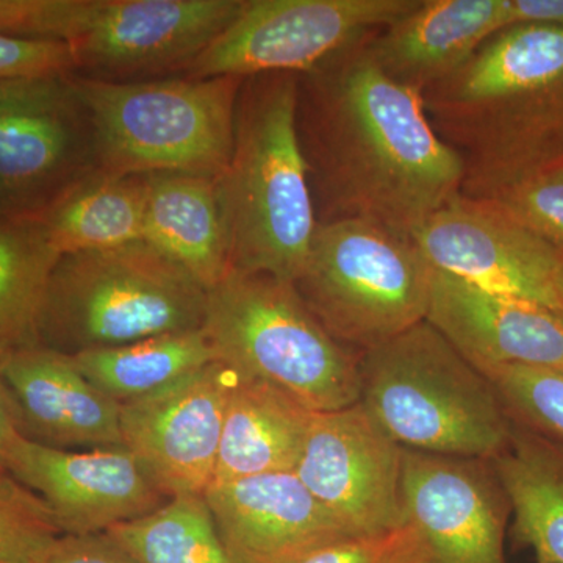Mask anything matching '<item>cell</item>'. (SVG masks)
<instances>
[{
    "label": "cell",
    "instance_id": "34",
    "mask_svg": "<svg viewBox=\"0 0 563 563\" xmlns=\"http://www.w3.org/2000/svg\"><path fill=\"white\" fill-rule=\"evenodd\" d=\"M46 563H140L109 532L60 536Z\"/></svg>",
    "mask_w": 563,
    "mask_h": 563
},
{
    "label": "cell",
    "instance_id": "13",
    "mask_svg": "<svg viewBox=\"0 0 563 563\" xmlns=\"http://www.w3.org/2000/svg\"><path fill=\"white\" fill-rule=\"evenodd\" d=\"M233 373L209 363L162 390L121 404L122 446L168 499L213 483Z\"/></svg>",
    "mask_w": 563,
    "mask_h": 563
},
{
    "label": "cell",
    "instance_id": "28",
    "mask_svg": "<svg viewBox=\"0 0 563 563\" xmlns=\"http://www.w3.org/2000/svg\"><path fill=\"white\" fill-rule=\"evenodd\" d=\"M510 421L563 444V373L507 365L484 373Z\"/></svg>",
    "mask_w": 563,
    "mask_h": 563
},
{
    "label": "cell",
    "instance_id": "1",
    "mask_svg": "<svg viewBox=\"0 0 563 563\" xmlns=\"http://www.w3.org/2000/svg\"><path fill=\"white\" fill-rule=\"evenodd\" d=\"M366 40L299 74L298 133L314 213L318 222H373L412 239L461 195L465 158L440 139L421 92L373 62Z\"/></svg>",
    "mask_w": 563,
    "mask_h": 563
},
{
    "label": "cell",
    "instance_id": "8",
    "mask_svg": "<svg viewBox=\"0 0 563 563\" xmlns=\"http://www.w3.org/2000/svg\"><path fill=\"white\" fill-rule=\"evenodd\" d=\"M426 113L465 165L487 161L563 114V29L517 24L422 92Z\"/></svg>",
    "mask_w": 563,
    "mask_h": 563
},
{
    "label": "cell",
    "instance_id": "7",
    "mask_svg": "<svg viewBox=\"0 0 563 563\" xmlns=\"http://www.w3.org/2000/svg\"><path fill=\"white\" fill-rule=\"evenodd\" d=\"M101 172L221 177L231 162L239 77L110 84L77 76Z\"/></svg>",
    "mask_w": 563,
    "mask_h": 563
},
{
    "label": "cell",
    "instance_id": "30",
    "mask_svg": "<svg viewBox=\"0 0 563 563\" xmlns=\"http://www.w3.org/2000/svg\"><path fill=\"white\" fill-rule=\"evenodd\" d=\"M481 199L563 254V166L528 174Z\"/></svg>",
    "mask_w": 563,
    "mask_h": 563
},
{
    "label": "cell",
    "instance_id": "24",
    "mask_svg": "<svg viewBox=\"0 0 563 563\" xmlns=\"http://www.w3.org/2000/svg\"><path fill=\"white\" fill-rule=\"evenodd\" d=\"M146 176L98 169L40 217L55 250L65 254L113 250L143 240Z\"/></svg>",
    "mask_w": 563,
    "mask_h": 563
},
{
    "label": "cell",
    "instance_id": "36",
    "mask_svg": "<svg viewBox=\"0 0 563 563\" xmlns=\"http://www.w3.org/2000/svg\"><path fill=\"white\" fill-rule=\"evenodd\" d=\"M20 433V415H18L16 404L0 376V470H5L7 451Z\"/></svg>",
    "mask_w": 563,
    "mask_h": 563
},
{
    "label": "cell",
    "instance_id": "14",
    "mask_svg": "<svg viewBox=\"0 0 563 563\" xmlns=\"http://www.w3.org/2000/svg\"><path fill=\"white\" fill-rule=\"evenodd\" d=\"M401 498L424 563H507L512 507L488 459L404 450Z\"/></svg>",
    "mask_w": 563,
    "mask_h": 563
},
{
    "label": "cell",
    "instance_id": "4",
    "mask_svg": "<svg viewBox=\"0 0 563 563\" xmlns=\"http://www.w3.org/2000/svg\"><path fill=\"white\" fill-rule=\"evenodd\" d=\"M244 0H0V33L68 44L77 76L128 84L184 76Z\"/></svg>",
    "mask_w": 563,
    "mask_h": 563
},
{
    "label": "cell",
    "instance_id": "21",
    "mask_svg": "<svg viewBox=\"0 0 563 563\" xmlns=\"http://www.w3.org/2000/svg\"><path fill=\"white\" fill-rule=\"evenodd\" d=\"M220 177L146 174L143 240L207 291L231 272Z\"/></svg>",
    "mask_w": 563,
    "mask_h": 563
},
{
    "label": "cell",
    "instance_id": "6",
    "mask_svg": "<svg viewBox=\"0 0 563 563\" xmlns=\"http://www.w3.org/2000/svg\"><path fill=\"white\" fill-rule=\"evenodd\" d=\"M207 290L150 243L62 255L52 272L41 344L74 355L199 331Z\"/></svg>",
    "mask_w": 563,
    "mask_h": 563
},
{
    "label": "cell",
    "instance_id": "35",
    "mask_svg": "<svg viewBox=\"0 0 563 563\" xmlns=\"http://www.w3.org/2000/svg\"><path fill=\"white\" fill-rule=\"evenodd\" d=\"M507 21L563 29V0H507Z\"/></svg>",
    "mask_w": 563,
    "mask_h": 563
},
{
    "label": "cell",
    "instance_id": "37",
    "mask_svg": "<svg viewBox=\"0 0 563 563\" xmlns=\"http://www.w3.org/2000/svg\"><path fill=\"white\" fill-rule=\"evenodd\" d=\"M551 288H553L554 313L563 321V254L555 263L553 276H551Z\"/></svg>",
    "mask_w": 563,
    "mask_h": 563
},
{
    "label": "cell",
    "instance_id": "17",
    "mask_svg": "<svg viewBox=\"0 0 563 563\" xmlns=\"http://www.w3.org/2000/svg\"><path fill=\"white\" fill-rule=\"evenodd\" d=\"M203 498L235 563H295L355 537L295 472L210 485Z\"/></svg>",
    "mask_w": 563,
    "mask_h": 563
},
{
    "label": "cell",
    "instance_id": "25",
    "mask_svg": "<svg viewBox=\"0 0 563 563\" xmlns=\"http://www.w3.org/2000/svg\"><path fill=\"white\" fill-rule=\"evenodd\" d=\"M60 257L40 218H0V362L41 344L44 299Z\"/></svg>",
    "mask_w": 563,
    "mask_h": 563
},
{
    "label": "cell",
    "instance_id": "31",
    "mask_svg": "<svg viewBox=\"0 0 563 563\" xmlns=\"http://www.w3.org/2000/svg\"><path fill=\"white\" fill-rule=\"evenodd\" d=\"M558 166H563V114L510 150L466 166L462 192L468 198H485L509 181Z\"/></svg>",
    "mask_w": 563,
    "mask_h": 563
},
{
    "label": "cell",
    "instance_id": "22",
    "mask_svg": "<svg viewBox=\"0 0 563 563\" xmlns=\"http://www.w3.org/2000/svg\"><path fill=\"white\" fill-rule=\"evenodd\" d=\"M313 413L272 384L235 376L211 485L296 472Z\"/></svg>",
    "mask_w": 563,
    "mask_h": 563
},
{
    "label": "cell",
    "instance_id": "32",
    "mask_svg": "<svg viewBox=\"0 0 563 563\" xmlns=\"http://www.w3.org/2000/svg\"><path fill=\"white\" fill-rule=\"evenodd\" d=\"M420 533L406 523L373 536L350 537L295 563H424Z\"/></svg>",
    "mask_w": 563,
    "mask_h": 563
},
{
    "label": "cell",
    "instance_id": "33",
    "mask_svg": "<svg viewBox=\"0 0 563 563\" xmlns=\"http://www.w3.org/2000/svg\"><path fill=\"white\" fill-rule=\"evenodd\" d=\"M76 73L68 44L0 33V80Z\"/></svg>",
    "mask_w": 563,
    "mask_h": 563
},
{
    "label": "cell",
    "instance_id": "16",
    "mask_svg": "<svg viewBox=\"0 0 563 563\" xmlns=\"http://www.w3.org/2000/svg\"><path fill=\"white\" fill-rule=\"evenodd\" d=\"M412 240L439 272L554 309L551 276L562 252L492 202L461 192L429 218Z\"/></svg>",
    "mask_w": 563,
    "mask_h": 563
},
{
    "label": "cell",
    "instance_id": "3",
    "mask_svg": "<svg viewBox=\"0 0 563 563\" xmlns=\"http://www.w3.org/2000/svg\"><path fill=\"white\" fill-rule=\"evenodd\" d=\"M358 404L404 450L496 457L512 421L483 373L421 321L363 352Z\"/></svg>",
    "mask_w": 563,
    "mask_h": 563
},
{
    "label": "cell",
    "instance_id": "20",
    "mask_svg": "<svg viewBox=\"0 0 563 563\" xmlns=\"http://www.w3.org/2000/svg\"><path fill=\"white\" fill-rule=\"evenodd\" d=\"M506 27L507 0H420L401 20L369 36L365 46L391 80L422 95Z\"/></svg>",
    "mask_w": 563,
    "mask_h": 563
},
{
    "label": "cell",
    "instance_id": "5",
    "mask_svg": "<svg viewBox=\"0 0 563 563\" xmlns=\"http://www.w3.org/2000/svg\"><path fill=\"white\" fill-rule=\"evenodd\" d=\"M202 329L236 377L272 384L312 412L358 402L362 354L329 335L292 282L231 269L207 291Z\"/></svg>",
    "mask_w": 563,
    "mask_h": 563
},
{
    "label": "cell",
    "instance_id": "2",
    "mask_svg": "<svg viewBox=\"0 0 563 563\" xmlns=\"http://www.w3.org/2000/svg\"><path fill=\"white\" fill-rule=\"evenodd\" d=\"M298 84L296 73L243 79L231 162L218 179L231 269L292 284L318 225L298 133Z\"/></svg>",
    "mask_w": 563,
    "mask_h": 563
},
{
    "label": "cell",
    "instance_id": "15",
    "mask_svg": "<svg viewBox=\"0 0 563 563\" xmlns=\"http://www.w3.org/2000/svg\"><path fill=\"white\" fill-rule=\"evenodd\" d=\"M5 470L43 498L62 536L107 532L168 501L124 446L58 450L20 433Z\"/></svg>",
    "mask_w": 563,
    "mask_h": 563
},
{
    "label": "cell",
    "instance_id": "11",
    "mask_svg": "<svg viewBox=\"0 0 563 563\" xmlns=\"http://www.w3.org/2000/svg\"><path fill=\"white\" fill-rule=\"evenodd\" d=\"M420 0H244L196 58L192 79L302 74L401 20Z\"/></svg>",
    "mask_w": 563,
    "mask_h": 563
},
{
    "label": "cell",
    "instance_id": "12",
    "mask_svg": "<svg viewBox=\"0 0 563 563\" xmlns=\"http://www.w3.org/2000/svg\"><path fill=\"white\" fill-rule=\"evenodd\" d=\"M402 451L361 404H352L313 413L295 473L351 536H373L407 523Z\"/></svg>",
    "mask_w": 563,
    "mask_h": 563
},
{
    "label": "cell",
    "instance_id": "9",
    "mask_svg": "<svg viewBox=\"0 0 563 563\" xmlns=\"http://www.w3.org/2000/svg\"><path fill=\"white\" fill-rule=\"evenodd\" d=\"M433 268L410 236L318 222L296 290L336 342L363 354L426 321Z\"/></svg>",
    "mask_w": 563,
    "mask_h": 563
},
{
    "label": "cell",
    "instance_id": "19",
    "mask_svg": "<svg viewBox=\"0 0 563 563\" xmlns=\"http://www.w3.org/2000/svg\"><path fill=\"white\" fill-rule=\"evenodd\" d=\"M21 433L58 450L122 446L121 404L80 372L73 355L38 344L0 362Z\"/></svg>",
    "mask_w": 563,
    "mask_h": 563
},
{
    "label": "cell",
    "instance_id": "23",
    "mask_svg": "<svg viewBox=\"0 0 563 563\" xmlns=\"http://www.w3.org/2000/svg\"><path fill=\"white\" fill-rule=\"evenodd\" d=\"M492 462L512 507L515 547L536 563H563V444L512 421Z\"/></svg>",
    "mask_w": 563,
    "mask_h": 563
},
{
    "label": "cell",
    "instance_id": "26",
    "mask_svg": "<svg viewBox=\"0 0 563 563\" xmlns=\"http://www.w3.org/2000/svg\"><path fill=\"white\" fill-rule=\"evenodd\" d=\"M73 358L96 387L120 404L162 390L217 362L203 329L84 351Z\"/></svg>",
    "mask_w": 563,
    "mask_h": 563
},
{
    "label": "cell",
    "instance_id": "29",
    "mask_svg": "<svg viewBox=\"0 0 563 563\" xmlns=\"http://www.w3.org/2000/svg\"><path fill=\"white\" fill-rule=\"evenodd\" d=\"M60 536L43 498L0 470V563H46Z\"/></svg>",
    "mask_w": 563,
    "mask_h": 563
},
{
    "label": "cell",
    "instance_id": "27",
    "mask_svg": "<svg viewBox=\"0 0 563 563\" xmlns=\"http://www.w3.org/2000/svg\"><path fill=\"white\" fill-rule=\"evenodd\" d=\"M107 532L140 563H235L203 496L168 499Z\"/></svg>",
    "mask_w": 563,
    "mask_h": 563
},
{
    "label": "cell",
    "instance_id": "18",
    "mask_svg": "<svg viewBox=\"0 0 563 563\" xmlns=\"http://www.w3.org/2000/svg\"><path fill=\"white\" fill-rule=\"evenodd\" d=\"M426 321L483 374L507 365L563 373V321L540 303L433 268Z\"/></svg>",
    "mask_w": 563,
    "mask_h": 563
},
{
    "label": "cell",
    "instance_id": "10",
    "mask_svg": "<svg viewBox=\"0 0 563 563\" xmlns=\"http://www.w3.org/2000/svg\"><path fill=\"white\" fill-rule=\"evenodd\" d=\"M98 169L76 74L0 80V218L43 217Z\"/></svg>",
    "mask_w": 563,
    "mask_h": 563
}]
</instances>
